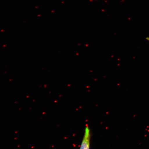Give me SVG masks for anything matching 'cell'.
<instances>
[{"label":"cell","mask_w":149,"mask_h":149,"mask_svg":"<svg viewBox=\"0 0 149 149\" xmlns=\"http://www.w3.org/2000/svg\"><path fill=\"white\" fill-rule=\"evenodd\" d=\"M90 130L88 127H87L79 149H90Z\"/></svg>","instance_id":"cell-1"},{"label":"cell","mask_w":149,"mask_h":149,"mask_svg":"<svg viewBox=\"0 0 149 149\" xmlns=\"http://www.w3.org/2000/svg\"><path fill=\"white\" fill-rule=\"evenodd\" d=\"M146 39L147 40L149 41V37H147V38H146Z\"/></svg>","instance_id":"cell-2"}]
</instances>
